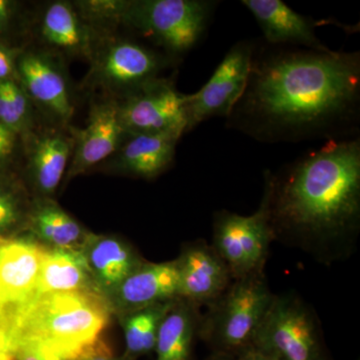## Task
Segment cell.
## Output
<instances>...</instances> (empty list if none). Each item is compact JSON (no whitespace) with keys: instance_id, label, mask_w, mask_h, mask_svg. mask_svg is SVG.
Wrapping results in <instances>:
<instances>
[{"instance_id":"cell-30","label":"cell","mask_w":360,"mask_h":360,"mask_svg":"<svg viewBox=\"0 0 360 360\" xmlns=\"http://www.w3.org/2000/svg\"><path fill=\"white\" fill-rule=\"evenodd\" d=\"M18 2L11 0H0V39L1 35L6 34L15 18Z\"/></svg>"},{"instance_id":"cell-23","label":"cell","mask_w":360,"mask_h":360,"mask_svg":"<svg viewBox=\"0 0 360 360\" xmlns=\"http://www.w3.org/2000/svg\"><path fill=\"white\" fill-rule=\"evenodd\" d=\"M198 305L177 298L161 321L156 338V360H193L194 340L200 333Z\"/></svg>"},{"instance_id":"cell-20","label":"cell","mask_w":360,"mask_h":360,"mask_svg":"<svg viewBox=\"0 0 360 360\" xmlns=\"http://www.w3.org/2000/svg\"><path fill=\"white\" fill-rule=\"evenodd\" d=\"M82 250L94 283L105 298L144 262L131 246L113 236L89 233Z\"/></svg>"},{"instance_id":"cell-16","label":"cell","mask_w":360,"mask_h":360,"mask_svg":"<svg viewBox=\"0 0 360 360\" xmlns=\"http://www.w3.org/2000/svg\"><path fill=\"white\" fill-rule=\"evenodd\" d=\"M46 250L28 236H0V307L34 292Z\"/></svg>"},{"instance_id":"cell-26","label":"cell","mask_w":360,"mask_h":360,"mask_svg":"<svg viewBox=\"0 0 360 360\" xmlns=\"http://www.w3.org/2000/svg\"><path fill=\"white\" fill-rule=\"evenodd\" d=\"M127 1H124V0H84V1L73 2V4L82 20L97 32L101 33V30L104 28L122 25Z\"/></svg>"},{"instance_id":"cell-27","label":"cell","mask_w":360,"mask_h":360,"mask_svg":"<svg viewBox=\"0 0 360 360\" xmlns=\"http://www.w3.org/2000/svg\"><path fill=\"white\" fill-rule=\"evenodd\" d=\"M27 210L20 194L0 184V236H9L18 225H23Z\"/></svg>"},{"instance_id":"cell-4","label":"cell","mask_w":360,"mask_h":360,"mask_svg":"<svg viewBox=\"0 0 360 360\" xmlns=\"http://www.w3.org/2000/svg\"><path fill=\"white\" fill-rule=\"evenodd\" d=\"M274 296L264 271L233 279L201 316L198 336L212 354L236 357L252 345Z\"/></svg>"},{"instance_id":"cell-22","label":"cell","mask_w":360,"mask_h":360,"mask_svg":"<svg viewBox=\"0 0 360 360\" xmlns=\"http://www.w3.org/2000/svg\"><path fill=\"white\" fill-rule=\"evenodd\" d=\"M82 290L101 293L94 283L84 251L47 248L33 293L45 295Z\"/></svg>"},{"instance_id":"cell-9","label":"cell","mask_w":360,"mask_h":360,"mask_svg":"<svg viewBox=\"0 0 360 360\" xmlns=\"http://www.w3.org/2000/svg\"><path fill=\"white\" fill-rule=\"evenodd\" d=\"M255 40L232 45L212 77L198 91L186 94V134L213 117H229L238 103L250 75Z\"/></svg>"},{"instance_id":"cell-25","label":"cell","mask_w":360,"mask_h":360,"mask_svg":"<svg viewBox=\"0 0 360 360\" xmlns=\"http://www.w3.org/2000/svg\"><path fill=\"white\" fill-rule=\"evenodd\" d=\"M33 104L16 79L0 82V124L21 139L33 134Z\"/></svg>"},{"instance_id":"cell-31","label":"cell","mask_w":360,"mask_h":360,"mask_svg":"<svg viewBox=\"0 0 360 360\" xmlns=\"http://www.w3.org/2000/svg\"><path fill=\"white\" fill-rule=\"evenodd\" d=\"M16 360H61L32 345H21L13 348Z\"/></svg>"},{"instance_id":"cell-32","label":"cell","mask_w":360,"mask_h":360,"mask_svg":"<svg viewBox=\"0 0 360 360\" xmlns=\"http://www.w3.org/2000/svg\"><path fill=\"white\" fill-rule=\"evenodd\" d=\"M0 360H16L13 347L1 329H0Z\"/></svg>"},{"instance_id":"cell-1","label":"cell","mask_w":360,"mask_h":360,"mask_svg":"<svg viewBox=\"0 0 360 360\" xmlns=\"http://www.w3.org/2000/svg\"><path fill=\"white\" fill-rule=\"evenodd\" d=\"M360 120L359 51L255 40L248 84L227 129L264 143L354 139Z\"/></svg>"},{"instance_id":"cell-24","label":"cell","mask_w":360,"mask_h":360,"mask_svg":"<svg viewBox=\"0 0 360 360\" xmlns=\"http://www.w3.org/2000/svg\"><path fill=\"white\" fill-rule=\"evenodd\" d=\"M176 300L156 303L120 317L127 359L132 360L134 357L155 352L161 321Z\"/></svg>"},{"instance_id":"cell-21","label":"cell","mask_w":360,"mask_h":360,"mask_svg":"<svg viewBox=\"0 0 360 360\" xmlns=\"http://www.w3.org/2000/svg\"><path fill=\"white\" fill-rule=\"evenodd\" d=\"M27 236L45 248L82 250L89 232L49 198H39L28 206L25 222Z\"/></svg>"},{"instance_id":"cell-3","label":"cell","mask_w":360,"mask_h":360,"mask_svg":"<svg viewBox=\"0 0 360 360\" xmlns=\"http://www.w3.org/2000/svg\"><path fill=\"white\" fill-rule=\"evenodd\" d=\"M110 304L97 291L45 293L0 307V329L13 349L27 345L61 360H82L108 347Z\"/></svg>"},{"instance_id":"cell-34","label":"cell","mask_w":360,"mask_h":360,"mask_svg":"<svg viewBox=\"0 0 360 360\" xmlns=\"http://www.w3.org/2000/svg\"><path fill=\"white\" fill-rule=\"evenodd\" d=\"M82 360H120L113 356L112 350L110 347H104L103 349L99 350L96 354L89 355ZM129 360V359H127Z\"/></svg>"},{"instance_id":"cell-35","label":"cell","mask_w":360,"mask_h":360,"mask_svg":"<svg viewBox=\"0 0 360 360\" xmlns=\"http://www.w3.org/2000/svg\"><path fill=\"white\" fill-rule=\"evenodd\" d=\"M205 360H236L233 356L226 354H212Z\"/></svg>"},{"instance_id":"cell-2","label":"cell","mask_w":360,"mask_h":360,"mask_svg":"<svg viewBox=\"0 0 360 360\" xmlns=\"http://www.w3.org/2000/svg\"><path fill=\"white\" fill-rule=\"evenodd\" d=\"M274 239L323 262L352 252L360 229V139L324 142L286 165L264 172Z\"/></svg>"},{"instance_id":"cell-14","label":"cell","mask_w":360,"mask_h":360,"mask_svg":"<svg viewBox=\"0 0 360 360\" xmlns=\"http://www.w3.org/2000/svg\"><path fill=\"white\" fill-rule=\"evenodd\" d=\"M176 260L151 264L144 262L106 296L112 314L118 317L156 303L179 298Z\"/></svg>"},{"instance_id":"cell-7","label":"cell","mask_w":360,"mask_h":360,"mask_svg":"<svg viewBox=\"0 0 360 360\" xmlns=\"http://www.w3.org/2000/svg\"><path fill=\"white\" fill-rule=\"evenodd\" d=\"M89 61L85 85L122 98L160 77L172 59L134 40L105 37Z\"/></svg>"},{"instance_id":"cell-13","label":"cell","mask_w":360,"mask_h":360,"mask_svg":"<svg viewBox=\"0 0 360 360\" xmlns=\"http://www.w3.org/2000/svg\"><path fill=\"white\" fill-rule=\"evenodd\" d=\"M175 260L179 269V298L198 307L212 304L233 281L224 260L205 241L187 245Z\"/></svg>"},{"instance_id":"cell-8","label":"cell","mask_w":360,"mask_h":360,"mask_svg":"<svg viewBox=\"0 0 360 360\" xmlns=\"http://www.w3.org/2000/svg\"><path fill=\"white\" fill-rule=\"evenodd\" d=\"M274 240L264 193L253 214L245 217L219 210L213 217L212 248L229 267L232 279L264 271L270 243Z\"/></svg>"},{"instance_id":"cell-12","label":"cell","mask_w":360,"mask_h":360,"mask_svg":"<svg viewBox=\"0 0 360 360\" xmlns=\"http://www.w3.org/2000/svg\"><path fill=\"white\" fill-rule=\"evenodd\" d=\"M73 150L68 179L84 174L115 155L127 136L115 99H105L91 106L89 120L82 129L71 127Z\"/></svg>"},{"instance_id":"cell-33","label":"cell","mask_w":360,"mask_h":360,"mask_svg":"<svg viewBox=\"0 0 360 360\" xmlns=\"http://www.w3.org/2000/svg\"><path fill=\"white\" fill-rule=\"evenodd\" d=\"M236 360H271L265 356L262 352H258L255 347H250L241 352L240 354L234 357Z\"/></svg>"},{"instance_id":"cell-10","label":"cell","mask_w":360,"mask_h":360,"mask_svg":"<svg viewBox=\"0 0 360 360\" xmlns=\"http://www.w3.org/2000/svg\"><path fill=\"white\" fill-rule=\"evenodd\" d=\"M116 101L127 134H186V94H180L169 78H156Z\"/></svg>"},{"instance_id":"cell-29","label":"cell","mask_w":360,"mask_h":360,"mask_svg":"<svg viewBox=\"0 0 360 360\" xmlns=\"http://www.w3.org/2000/svg\"><path fill=\"white\" fill-rule=\"evenodd\" d=\"M20 49H13L0 39V82L16 79V60Z\"/></svg>"},{"instance_id":"cell-6","label":"cell","mask_w":360,"mask_h":360,"mask_svg":"<svg viewBox=\"0 0 360 360\" xmlns=\"http://www.w3.org/2000/svg\"><path fill=\"white\" fill-rule=\"evenodd\" d=\"M251 347L271 360H328L316 314L295 293L274 296Z\"/></svg>"},{"instance_id":"cell-5","label":"cell","mask_w":360,"mask_h":360,"mask_svg":"<svg viewBox=\"0 0 360 360\" xmlns=\"http://www.w3.org/2000/svg\"><path fill=\"white\" fill-rule=\"evenodd\" d=\"M219 4L212 0H129L122 25L153 42L174 60L205 37Z\"/></svg>"},{"instance_id":"cell-28","label":"cell","mask_w":360,"mask_h":360,"mask_svg":"<svg viewBox=\"0 0 360 360\" xmlns=\"http://www.w3.org/2000/svg\"><path fill=\"white\" fill-rule=\"evenodd\" d=\"M20 136L0 124V174L11 165L18 153Z\"/></svg>"},{"instance_id":"cell-18","label":"cell","mask_w":360,"mask_h":360,"mask_svg":"<svg viewBox=\"0 0 360 360\" xmlns=\"http://www.w3.org/2000/svg\"><path fill=\"white\" fill-rule=\"evenodd\" d=\"M262 30L264 41L278 46L328 51L317 37L314 20L291 9L281 0H243Z\"/></svg>"},{"instance_id":"cell-17","label":"cell","mask_w":360,"mask_h":360,"mask_svg":"<svg viewBox=\"0 0 360 360\" xmlns=\"http://www.w3.org/2000/svg\"><path fill=\"white\" fill-rule=\"evenodd\" d=\"M181 132L127 134L111 156L108 167L120 174L153 179L174 162Z\"/></svg>"},{"instance_id":"cell-11","label":"cell","mask_w":360,"mask_h":360,"mask_svg":"<svg viewBox=\"0 0 360 360\" xmlns=\"http://www.w3.org/2000/svg\"><path fill=\"white\" fill-rule=\"evenodd\" d=\"M16 80L33 105L61 127H68L75 115L70 82L56 54L27 49L16 60Z\"/></svg>"},{"instance_id":"cell-19","label":"cell","mask_w":360,"mask_h":360,"mask_svg":"<svg viewBox=\"0 0 360 360\" xmlns=\"http://www.w3.org/2000/svg\"><path fill=\"white\" fill-rule=\"evenodd\" d=\"M27 176L39 198H51L70 167L73 139L70 134L51 130L27 137ZM25 139V141H26Z\"/></svg>"},{"instance_id":"cell-15","label":"cell","mask_w":360,"mask_h":360,"mask_svg":"<svg viewBox=\"0 0 360 360\" xmlns=\"http://www.w3.org/2000/svg\"><path fill=\"white\" fill-rule=\"evenodd\" d=\"M37 32L49 52L90 60L105 37L87 25L73 2L53 1L39 15Z\"/></svg>"}]
</instances>
